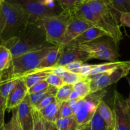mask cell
I'll return each mask as SVG.
<instances>
[{
    "label": "cell",
    "mask_w": 130,
    "mask_h": 130,
    "mask_svg": "<svg viewBox=\"0 0 130 130\" xmlns=\"http://www.w3.org/2000/svg\"><path fill=\"white\" fill-rule=\"evenodd\" d=\"M127 80H128V83H129V86H130V78H129V77H127ZM127 99H128V102H129V104H130V93H129V97H128Z\"/></svg>",
    "instance_id": "obj_48"
},
{
    "label": "cell",
    "mask_w": 130,
    "mask_h": 130,
    "mask_svg": "<svg viewBox=\"0 0 130 130\" xmlns=\"http://www.w3.org/2000/svg\"><path fill=\"white\" fill-rule=\"evenodd\" d=\"M60 105L61 103L59 102L55 98V99L52 103L39 111L40 112L41 115L44 121L55 123L58 119H60Z\"/></svg>",
    "instance_id": "obj_17"
},
{
    "label": "cell",
    "mask_w": 130,
    "mask_h": 130,
    "mask_svg": "<svg viewBox=\"0 0 130 130\" xmlns=\"http://www.w3.org/2000/svg\"><path fill=\"white\" fill-rule=\"evenodd\" d=\"M119 25L130 27V12H124L121 14Z\"/></svg>",
    "instance_id": "obj_37"
},
{
    "label": "cell",
    "mask_w": 130,
    "mask_h": 130,
    "mask_svg": "<svg viewBox=\"0 0 130 130\" xmlns=\"http://www.w3.org/2000/svg\"><path fill=\"white\" fill-rule=\"evenodd\" d=\"M112 106L115 118V130H130V104L128 99L114 90Z\"/></svg>",
    "instance_id": "obj_9"
},
{
    "label": "cell",
    "mask_w": 130,
    "mask_h": 130,
    "mask_svg": "<svg viewBox=\"0 0 130 130\" xmlns=\"http://www.w3.org/2000/svg\"><path fill=\"white\" fill-rule=\"evenodd\" d=\"M81 100L79 98V95L78 93L75 90H73V91L71 93V96L69 97V101H71V100Z\"/></svg>",
    "instance_id": "obj_44"
},
{
    "label": "cell",
    "mask_w": 130,
    "mask_h": 130,
    "mask_svg": "<svg viewBox=\"0 0 130 130\" xmlns=\"http://www.w3.org/2000/svg\"><path fill=\"white\" fill-rule=\"evenodd\" d=\"M13 57L11 52L5 46L0 44V72L10 68Z\"/></svg>",
    "instance_id": "obj_23"
},
{
    "label": "cell",
    "mask_w": 130,
    "mask_h": 130,
    "mask_svg": "<svg viewBox=\"0 0 130 130\" xmlns=\"http://www.w3.org/2000/svg\"><path fill=\"white\" fill-rule=\"evenodd\" d=\"M129 1H130V0H129Z\"/></svg>",
    "instance_id": "obj_53"
},
{
    "label": "cell",
    "mask_w": 130,
    "mask_h": 130,
    "mask_svg": "<svg viewBox=\"0 0 130 130\" xmlns=\"http://www.w3.org/2000/svg\"><path fill=\"white\" fill-rule=\"evenodd\" d=\"M74 90L77 91L80 99H84L91 93L90 81L86 78L74 85Z\"/></svg>",
    "instance_id": "obj_24"
},
{
    "label": "cell",
    "mask_w": 130,
    "mask_h": 130,
    "mask_svg": "<svg viewBox=\"0 0 130 130\" xmlns=\"http://www.w3.org/2000/svg\"><path fill=\"white\" fill-rule=\"evenodd\" d=\"M107 91L105 90L91 94L84 99L83 104L75 115L79 126V129L90 124L93 116L97 110Z\"/></svg>",
    "instance_id": "obj_8"
},
{
    "label": "cell",
    "mask_w": 130,
    "mask_h": 130,
    "mask_svg": "<svg viewBox=\"0 0 130 130\" xmlns=\"http://www.w3.org/2000/svg\"><path fill=\"white\" fill-rule=\"evenodd\" d=\"M62 46H55L53 49L48 52L39 64L38 70L46 69L56 67L60 58L62 53Z\"/></svg>",
    "instance_id": "obj_16"
},
{
    "label": "cell",
    "mask_w": 130,
    "mask_h": 130,
    "mask_svg": "<svg viewBox=\"0 0 130 130\" xmlns=\"http://www.w3.org/2000/svg\"><path fill=\"white\" fill-rule=\"evenodd\" d=\"M4 27H5V18H4L1 8V10H0V39H1V34L3 31Z\"/></svg>",
    "instance_id": "obj_42"
},
{
    "label": "cell",
    "mask_w": 130,
    "mask_h": 130,
    "mask_svg": "<svg viewBox=\"0 0 130 130\" xmlns=\"http://www.w3.org/2000/svg\"><path fill=\"white\" fill-rule=\"evenodd\" d=\"M60 118L75 116L69 102L67 101L61 103L60 107Z\"/></svg>",
    "instance_id": "obj_33"
},
{
    "label": "cell",
    "mask_w": 130,
    "mask_h": 130,
    "mask_svg": "<svg viewBox=\"0 0 130 130\" xmlns=\"http://www.w3.org/2000/svg\"><path fill=\"white\" fill-rule=\"evenodd\" d=\"M72 16L86 20L96 27L106 32L117 45L123 38V33L120 27L112 26L94 13L86 1H81L77 4Z\"/></svg>",
    "instance_id": "obj_3"
},
{
    "label": "cell",
    "mask_w": 130,
    "mask_h": 130,
    "mask_svg": "<svg viewBox=\"0 0 130 130\" xmlns=\"http://www.w3.org/2000/svg\"><path fill=\"white\" fill-rule=\"evenodd\" d=\"M3 130H13V124L12 119H10V121L7 124H5Z\"/></svg>",
    "instance_id": "obj_45"
},
{
    "label": "cell",
    "mask_w": 130,
    "mask_h": 130,
    "mask_svg": "<svg viewBox=\"0 0 130 130\" xmlns=\"http://www.w3.org/2000/svg\"><path fill=\"white\" fill-rule=\"evenodd\" d=\"M11 119H12L13 124V130H22L21 126H20V123H19V119H18L16 109L13 110V114Z\"/></svg>",
    "instance_id": "obj_39"
},
{
    "label": "cell",
    "mask_w": 130,
    "mask_h": 130,
    "mask_svg": "<svg viewBox=\"0 0 130 130\" xmlns=\"http://www.w3.org/2000/svg\"><path fill=\"white\" fill-rule=\"evenodd\" d=\"M63 11L68 13L72 16L77 4L81 0H56Z\"/></svg>",
    "instance_id": "obj_27"
},
{
    "label": "cell",
    "mask_w": 130,
    "mask_h": 130,
    "mask_svg": "<svg viewBox=\"0 0 130 130\" xmlns=\"http://www.w3.org/2000/svg\"><path fill=\"white\" fill-rule=\"evenodd\" d=\"M3 127H4V126H3L2 127V128H1V129H0V130H3Z\"/></svg>",
    "instance_id": "obj_51"
},
{
    "label": "cell",
    "mask_w": 130,
    "mask_h": 130,
    "mask_svg": "<svg viewBox=\"0 0 130 130\" xmlns=\"http://www.w3.org/2000/svg\"><path fill=\"white\" fill-rule=\"evenodd\" d=\"M74 90V85H65L60 88L58 89L56 95V99L59 102L62 103L67 102L69 100V97Z\"/></svg>",
    "instance_id": "obj_26"
},
{
    "label": "cell",
    "mask_w": 130,
    "mask_h": 130,
    "mask_svg": "<svg viewBox=\"0 0 130 130\" xmlns=\"http://www.w3.org/2000/svg\"><path fill=\"white\" fill-rule=\"evenodd\" d=\"M44 124H45L46 130H60L56 125L55 123L44 121Z\"/></svg>",
    "instance_id": "obj_41"
},
{
    "label": "cell",
    "mask_w": 130,
    "mask_h": 130,
    "mask_svg": "<svg viewBox=\"0 0 130 130\" xmlns=\"http://www.w3.org/2000/svg\"><path fill=\"white\" fill-rule=\"evenodd\" d=\"M104 36H109L107 33L104 30L97 27H93L88 29L83 34L79 36L77 38L74 39L68 46H77L79 44L90 43L93 41L99 39ZM67 46V45H66Z\"/></svg>",
    "instance_id": "obj_15"
},
{
    "label": "cell",
    "mask_w": 130,
    "mask_h": 130,
    "mask_svg": "<svg viewBox=\"0 0 130 130\" xmlns=\"http://www.w3.org/2000/svg\"><path fill=\"white\" fill-rule=\"evenodd\" d=\"M32 109L33 106L30 103L29 95H27L16 109L18 119L22 130H33Z\"/></svg>",
    "instance_id": "obj_12"
},
{
    "label": "cell",
    "mask_w": 130,
    "mask_h": 130,
    "mask_svg": "<svg viewBox=\"0 0 130 130\" xmlns=\"http://www.w3.org/2000/svg\"><path fill=\"white\" fill-rule=\"evenodd\" d=\"M33 119V130H46L44 120L41 116L40 112L33 107L32 109Z\"/></svg>",
    "instance_id": "obj_29"
},
{
    "label": "cell",
    "mask_w": 130,
    "mask_h": 130,
    "mask_svg": "<svg viewBox=\"0 0 130 130\" xmlns=\"http://www.w3.org/2000/svg\"><path fill=\"white\" fill-rule=\"evenodd\" d=\"M52 73H53V68L38 70L32 73L27 75L25 77H23L22 79H24V82L29 90L36 84L46 80L48 76Z\"/></svg>",
    "instance_id": "obj_18"
},
{
    "label": "cell",
    "mask_w": 130,
    "mask_h": 130,
    "mask_svg": "<svg viewBox=\"0 0 130 130\" xmlns=\"http://www.w3.org/2000/svg\"><path fill=\"white\" fill-rule=\"evenodd\" d=\"M95 14L110 25L120 27L121 14L112 6L110 0H90L86 1Z\"/></svg>",
    "instance_id": "obj_10"
},
{
    "label": "cell",
    "mask_w": 130,
    "mask_h": 130,
    "mask_svg": "<svg viewBox=\"0 0 130 130\" xmlns=\"http://www.w3.org/2000/svg\"><path fill=\"white\" fill-rule=\"evenodd\" d=\"M0 44L9 49L13 58L50 44L47 42L45 30L41 21L29 22L17 36Z\"/></svg>",
    "instance_id": "obj_1"
},
{
    "label": "cell",
    "mask_w": 130,
    "mask_h": 130,
    "mask_svg": "<svg viewBox=\"0 0 130 130\" xmlns=\"http://www.w3.org/2000/svg\"><path fill=\"white\" fill-rule=\"evenodd\" d=\"M96 65H90V64H86V63H83V64L81 66V67L76 71L75 73H77L81 74L84 78L85 79V77L86 76H88V75L90 73L91 71L94 69V67H95Z\"/></svg>",
    "instance_id": "obj_35"
},
{
    "label": "cell",
    "mask_w": 130,
    "mask_h": 130,
    "mask_svg": "<svg viewBox=\"0 0 130 130\" xmlns=\"http://www.w3.org/2000/svg\"><path fill=\"white\" fill-rule=\"evenodd\" d=\"M124 61H116V62H110L107 63H101V64L96 65L93 69L90 72L88 76H95V75L105 73L115 69L117 67H119L123 63ZM86 76V77H88Z\"/></svg>",
    "instance_id": "obj_21"
},
{
    "label": "cell",
    "mask_w": 130,
    "mask_h": 130,
    "mask_svg": "<svg viewBox=\"0 0 130 130\" xmlns=\"http://www.w3.org/2000/svg\"><path fill=\"white\" fill-rule=\"evenodd\" d=\"M91 130H107L109 129L104 118L100 114L98 108L90 122Z\"/></svg>",
    "instance_id": "obj_25"
},
{
    "label": "cell",
    "mask_w": 130,
    "mask_h": 130,
    "mask_svg": "<svg viewBox=\"0 0 130 130\" xmlns=\"http://www.w3.org/2000/svg\"><path fill=\"white\" fill-rule=\"evenodd\" d=\"M19 6L29 17L30 22H39L44 18L54 16L62 12L47 6L40 0H6ZM63 12V11H62Z\"/></svg>",
    "instance_id": "obj_6"
},
{
    "label": "cell",
    "mask_w": 130,
    "mask_h": 130,
    "mask_svg": "<svg viewBox=\"0 0 130 130\" xmlns=\"http://www.w3.org/2000/svg\"><path fill=\"white\" fill-rule=\"evenodd\" d=\"M79 130H91V126H90V124H88V126H86L84 127V128H81V129H79Z\"/></svg>",
    "instance_id": "obj_47"
},
{
    "label": "cell",
    "mask_w": 130,
    "mask_h": 130,
    "mask_svg": "<svg viewBox=\"0 0 130 130\" xmlns=\"http://www.w3.org/2000/svg\"><path fill=\"white\" fill-rule=\"evenodd\" d=\"M67 70L63 66H56L53 68V73L60 77H63L64 74L67 72Z\"/></svg>",
    "instance_id": "obj_40"
},
{
    "label": "cell",
    "mask_w": 130,
    "mask_h": 130,
    "mask_svg": "<svg viewBox=\"0 0 130 130\" xmlns=\"http://www.w3.org/2000/svg\"><path fill=\"white\" fill-rule=\"evenodd\" d=\"M58 89L53 86H50L46 90L44 91H40V92L30 94L29 95V99H30V103L34 107H36L44 99L50 96H56L57 93Z\"/></svg>",
    "instance_id": "obj_20"
},
{
    "label": "cell",
    "mask_w": 130,
    "mask_h": 130,
    "mask_svg": "<svg viewBox=\"0 0 130 130\" xmlns=\"http://www.w3.org/2000/svg\"><path fill=\"white\" fill-rule=\"evenodd\" d=\"M118 46L113 45L111 42L108 41H96L85 44H79L77 46L79 49L86 52L91 59H99L116 62L119 57Z\"/></svg>",
    "instance_id": "obj_7"
},
{
    "label": "cell",
    "mask_w": 130,
    "mask_h": 130,
    "mask_svg": "<svg viewBox=\"0 0 130 130\" xmlns=\"http://www.w3.org/2000/svg\"><path fill=\"white\" fill-rule=\"evenodd\" d=\"M71 15L66 11L41 20L46 35L47 42L54 46L63 45L65 34Z\"/></svg>",
    "instance_id": "obj_4"
},
{
    "label": "cell",
    "mask_w": 130,
    "mask_h": 130,
    "mask_svg": "<svg viewBox=\"0 0 130 130\" xmlns=\"http://www.w3.org/2000/svg\"><path fill=\"white\" fill-rule=\"evenodd\" d=\"M62 55L57 66H65L76 61H80L84 63L90 60L89 55L77 47L68 45L62 46Z\"/></svg>",
    "instance_id": "obj_13"
},
{
    "label": "cell",
    "mask_w": 130,
    "mask_h": 130,
    "mask_svg": "<svg viewBox=\"0 0 130 130\" xmlns=\"http://www.w3.org/2000/svg\"><path fill=\"white\" fill-rule=\"evenodd\" d=\"M6 108H4L0 110V129L5 125V113Z\"/></svg>",
    "instance_id": "obj_43"
},
{
    "label": "cell",
    "mask_w": 130,
    "mask_h": 130,
    "mask_svg": "<svg viewBox=\"0 0 130 130\" xmlns=\"http://www.w3.org/2000/svg\"><path fill=\"white\" fill-rule=\"evenodd\" d=\"M83 62H80V61H76V62H71V63H68V64L66 65L63 67L66 69L67 71H70V72H76L80 67H81Z\"/></svg>",
    "instance_id": "obj_36"
},
{
    "label": "cell",
    "mask_w": 130,
    "mask_h": 130,
    "mask_svg": "<svg viewBox=\"0 0 130 130\" xmlns=\"http://www.w3.org/2000/svg\"><path fill=\"white\" fill-rule=\"evenodd\" d=\"M46 81L48 83L50 86L57 88V89L60 88H62V86L65 85L62 77L58 76V75L55 74L53 73L51 74L48 76V77L46 79Z\"/></svg>",
    "instance_id": "obj_32"
},
{
    "label": "cell",
    "mask_w": 130,
    "mask_h": 130,
    "mask_svg": "<svg viewBox=\"0 0 130 130\" xmlns=\"http://www.w3.org/2000/svg\"><path fill=\"white\" fill-rule=\"evenodd\" d=\"M99 110L109 129L115 130V118L113 110H111L109 105L104 100H102L99 105Z\"/></svg>",
    "instance_id": "obj_19"
},
{
    "label": "cell",
    "mask_w": 130,
    "mask_h": 130,
    "mask_svg": "<svg viewBox=\"0 0 130 130\" xmlns=\"http://www.w3.org/2000/svg\"><path fill=\"white\" fill-rule=\"evenodd\" d=\"M107 130H110V129H107Z\"/></svg>",
    "instance_id": "obj_52"
},
{
    "label": "cell",
    "mask_w": 130,
    "mask_h": 130,
    "mask_svg": "<svg viewBox=\"0 0 130 130\" xmlns=\"http://www.w3.org/2000/svg\"><path fill=\"white\" fill-rule=\"evenodd\" d=\"M81 1H90V0H81Z\"/></svg>",
    "instance_id": "obj_50"
},
{
    "label": "cell",
    "mask_w": 130,
    "mask_h": 130,
    "mask_svg": "<svg viewBox=\"0 0 130 130\" xmlns=\"http://www.w3.org/2000/svg\"><path fill=\"white\" fill-rule=\"evenodd\" d=\"M1 11L5 18V27L1 34L0 43L17 36L30 22L29 15L24 10L6 0L3 1Z\"/></svg>",
    "instance_id": "obj_2"
},
{
    "label": "cell",
    "mask_w": 130,
    "mask_h": 130,
    "mask_svg": "<svg viewBox=\"0 0 130 130\" xmlns=\"http://www.w3.org/2000/svg\"><path fill=\"white\" fill-rule=\"evenodd\" d=\"M28 95V88L22 78L18 79L17 85L6 99V109L14 110L24 101Z\"/></svg>",
    "instance_id": "obj_14"
},
{
    "label": "cell",
    "mask_w": 130,
    "mask_h": 130,
    "mask_svg": "<svg viewBox=\"0 0 130 130\" xmlns=\"http://www.w3.org/2000/svg\"><path fill=\"white\" fill-rule=\"evenodd\" d=\"M130 72V61H124L123 64L115 69L105 73L86 77L90 81L91 93L98 92L106 87L116 83L121 78L127 77Z\"/></svg>",
    "instance_id": "obj_5"
},
{
    "label": "cell",
    "mask_w": 130,
    "mask_h": 130,
    "mask_svg": "<svg viewBox=\"0 0 130 130\" xmlns=\"http://www.w3.org/2000/svg\"><path fill=\"white\" fill-rule=\"evenodd\" d=\"M112 6L120 13L130 12V1L129 0H110Z\"/></svg>",
    "instance_id": "obj_30"
},
{
    "label": "cell",
    "mask_w": 130,
    "mask_h": 130,
    "mask_svg": "<svg viewBox=\"0 0 130 130\" xmlns=\"http://www.w3.org/2000/svg\"><path fill=\"white\" fill-rule=\"evenodd\" d=\"M17 81L18 79L7 81L0 85V93L6 100L16 86Z\"/></svg>",
    "instance_id": "obj_31"
},
{
    "label": "cell",
    "mask_w": 130,
    "mask_h": 130,
    "mask_svg": "<svg viewBox=\"0 0 130 130\" xmlns=\"http://www.w3.org/2000/svg\"><path fill=\"white\" fill-rule=\"evenodd\" d=\"M3 0H0V10H1V6H2V3H3Z\"/></svg>",
    "instance_id": "obj_49"
},
{
    "label": "cell",
    "mask_w": 130,
    "mask_h": 130,
    "mask_svg": "<svg viewBox=\"0 0 130 130\" xmlns=\"http://www.w3.org/2000/svg\"><path fill=\"white\" fill-rule=\"evenodd\" d=\"M62 79L65 85H74L79 81L85 79V78L79 74L70 71H67L63 76Z\"/></svg>",
    "instance_id": "obj_28"
},
{
    "label": "cell",
    "mask_w": 130,
    "mask_h": 130,
    "mask_svg": "<svg viewBox=\"0 0 130 130\" xmlns=\"http://www.w3.org/2000/svg\"><path fill=\"white\" fill-rule=\"evenodd\" d=\"M49 87V84L47 82L46 80H45V81H43L39 83L36 84L35 85L32 86L30 88H29V90H28V94L30 95V94L40 92V91H44V90H46V89H48Z\"/></svg>",
    "instance_id": "obj_34"
},
{
    "label": "cell",
    "mask_w": 130,
    "mask_h": 130,
    "mask_svg": "<svg viewBox=\"0 0 130 130\" xmlns=\"http://www.w3.org/2000/svg\"><path fill=\"white\" fill-rule=\"evenodd\" d=\"M6 100L2 96L0 93V110H2L4 108H6Z\"/></svg>",
    "instance_id": "obj_46"
},
{
    "label": "cell",
    "mask_w": 130,
    "mask_h": 130,
    "mask_svg": "<svg viewBox=\"0 0 130 130\" xmlns=\"http://www.w3.org/2000/svg\"><path fill=\"white\" fill-rule=\"evenodd\" d=\"M3 1H4V0H3Z\"/></svg>",
    "instance_id": "obj_54"
},
{
    "label": "cell",
    "mask_w": 130,
    "mask_h": 130,
    "mask_svg": "<svg viewBox=\"0 0 130 130\" xmlns=\"http://www.w3.org/2000/svg\"><path fill=\"white\" fill-rule=\"evenodd\" d=\"M93 27H96L86 20L79 19L74 16H71L67 24L62 46L68 45L84 32Z\"/></svg>",
    "instance_id": "obj_11"
},
{
    "label": "cell",
    "mask_w": 130,
    "mask_h": 130,
    "mask_svg": "<svg viewBox=\"0 0 130 130\" xmlns=\"http://www.w3.org/2000/svg\"><path fill=\"white\" fill-rule=\"evenodd\" d=\"M55 96H50L46 97V99H44L36 107H35L36 109H38V110H41V109H43V108H44L45 107H46L47 105H49L50 103H52L53 100L55 99Z\"/></svg>",
    "instance_id": "obj_38"
},
{
    "label": "cell",
    "mask_w": 130,
    "mask_h": 130,
    "mask_svg": "<svg viewBox=\"0 0 130 130\" xmlns=\"http://www.w3.org/2000/svg\"><path fill=\"white\" fill-rule=\"evenodd\" d=\"M60 130H79V126L75 116L60 118L55 122Z\"/></svg>",
    "instance_id": "obj_22"
}]
</instances>
